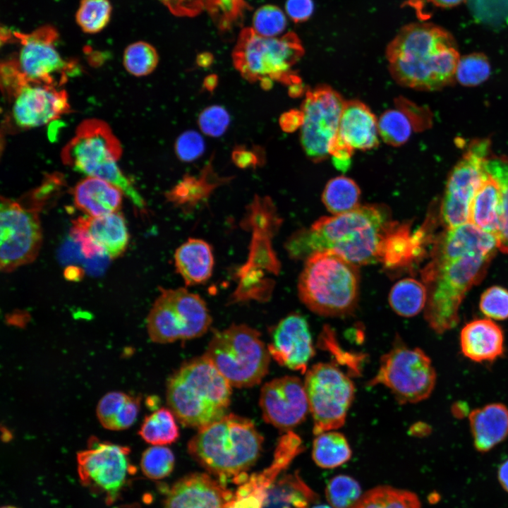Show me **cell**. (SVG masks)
Listing matches in <instances>:
<instances>
[{
  "instance_id": "94428289",
  "label": "cell",
  "mask_w": 508,
  "mask_h": 508,
  "mask_svg": "<svg viewBox=\"0 0 508 508\" xmlns=\"http://www.w3.org/2000/svg\"><path fill=\"white\" fill-rule=\"evenodd\" d=\"M213 60L214 57L210 53L202 52L198 55L196 63L201 68H207L212 64Z\"/></svg>"
},
{
  "instance_id": "ab89813d",
  "label": "cell",
  "mask_w": 508,
  "mask_h": 508,
  "mask_svg": "<svg viewBox=\"0 0 508 508\" xmlns=\"http://www.w3.org/2000/svg\"><path fill=\"white\" fill-rule=\"evenodd\" d=\"M176 420V418L169 408H160L145 418L138 435L152 445L171 444L179 437Z\"/></svg>"
},
{
  "instance_id": "74e56055",
  "label": "cell",
  "mask_w": 508,
  "mask_h": 508,
  "mask_svg": "<svg viewBox=\"0 0 508 508\" xmlns=\"http://www.w3.org/2000/svg\"><path fill=\"white\" fill-rule=\"evenodd\" d=\"M361 190L351 179L339 176L330 179L322 194V201L333 215L350 212L358 207Z\"/></svg>"
},
{
  "instance_id": "680465c9",
  "label": "cell",
  "mask_w": 508,
  "mask_h": 508,
  "mask_svg": "<svg viewBox=\"0 0 508 508\" xmlns=\"http://www.w3.org/2000/svg\"><path fill=\"white\" fill-rule=\"evenodd\" d=\"M452 414L457 418H464L469 415L467 404L463 401H456L452 406Z\"/></svg>"
},
{
  "instance_id": "7402d4cb",
  "label": "cell",
  "mask_w": 508,
  "mask_h": 508,
  "mask_svg": "<svg viewBox=\"0 0 508 508\" xmlns=\"http://www.w3.org/2000/svg\"><path fill=\"white\" fill-rule=\"evenodd\" d=\"M303 450L302 440L296 433L292 430L284 433L277 441L271 464L263 470L248 475L233 495L255 507L262 508L269 488Z\"/></svg>"
},
{
  "instance_id": "3957f363",
  "label": "cell",
  "mask_w": 508,
  "mask_h": 508,
  "mask_svg": "<svg viewBox=\"0 0 508 508\" xmlns=\"http://www.w3.org/2000/svg\"><path fill=\"white\" fill-rule=\"evenodd\" d=\"M231 385L205 356L183 363L169 378L168 408L183 426L201 429L224 417Z\"/></svg>"
},
{
  "instance_id": "d6986e66",
  "label": "cell",
  "mask_w": 508,
  "mask_h": 508,
  "mask_svg": "<svg viewBox=\"0 0 508 508\" xmlns=\"http://www.w3.org/2000/svg\"><path fill=\"white\" fill-rule=\"evenodd\" d=\"M260 407L267 423L284 433L291 430L310 412L304 382L291 375L266 382L261 388Z\"/></svg>"
},
{
  "instance_id": "5b68a950",
  "label": "cell",
  "mask_w": 508,
  "mask_h": 508,
  "mask_svg": "<svg viewBox=\"0 0 508 508\" xmlns=\"http://www.w3.org/2000/svg\"><path fill=\"white\" fill-rule=\"evenodd\" d=\"M491 258L476 253L450 259L432 256L421 276L428 291L424 318L435 333L443 334L457 325L461 303L483 276Z\"/></svg>"
},
{
  "instance_id": "91938a15",
  "label": "cell",
  "mask_w": 508,
  "mask_h": 508,
  "mask_svg": "<svg viewBox=\"0 0 508 508\" xmlns=\"http://www.w3.org/2000/svg\"><path fill=\"white\" fill-rule=\"evenodd\" d=\"M219 78L216 74H210L203 79V89L209 92H212L218 85Z\"/></svg>"
},
{
  "instance_id": "5bb4252c",
  "label": "cell",
  "mask_w": 508,
  "mask_h": 508,
  "mask_svg": "<svg viewBox=\"0 0 508 508\" xmlns=\"http://www.w3.org/2000/svg\"><path fill=\"white\" fill-rule=\"evenodd\" d=\"M126 446L91 438L87 448L77 453V470L81 484L102 495L107 504L121 496L135 472Z\"/></svg>"
},
{
  "instance_id": "603a6c76",
  "label": "cell",
  "mask_w": 508,
  "mask_h": 508,
  "mask_svg": "<svg viewBox=\"0 0 508 508\" xmlns=\"http://www.w3.org/2000/svg\"><path fill=\"white\" fill-rule=\"evenodd\" d=\"M233 492L208 473L195 472L176 481L164 508H225Z\"/></svg>"
},
{
  "instance_id": "6125c7cd",
  "label": "cell",
  "mask_w": 508,
  "mask_h": 508,
  "mask_svg": "<svg viewBox=\"0 0 508 508\" xmlns=\"http://www.w3.org/2000/svg\"><path fill=\"white\" fill-rule=\"evenodd\" d=\"M435 6L440 8H452L461 4L464 0H429Z\"/></svg>"
},
{
  "instance_id": "9c48e42d",
  "label": "cell",
  "mask_w": 508,
  "mask_h": 508,
  "mask_svg": "<svg viewBox=\"0 0 508 508\" xmlns=\"http://www.w3.org/2000/svg\"><path fill=\"white\" fill-rule=\"evenodd\" d=\"M232 387H251L267 374L270 355L257 329L233 324L214 332L204 354Z\"/></svg>"
},
{
  "instance_id": "4316f807",
  "label": "cell",
  "mask_w": 508,
  "mask_h": 508,
  "mask_svg": "<svg viewBox=\"0 0 508 508\" xmlns=\"http://www.w3.org/2000/svg\"><path fill=\"white\" fill-rule=\"evenodd\" d=\"M447 229L435 243L432 256L441 259L473 253L492 256L497 248L494 235L483 231L470 222Z\"/></svg>"
},
{
  "instance_id": "7a4b0ae2",
  "label": "cell",
  "mask_w": 508,
  "mask_h": 508,
  "mask_svg": "<svg viewBox=\"0 0 508 508\" xmlns=\"http://www.w3.org/2000/svg\"><path fill=\"white\" fill-rule=\"evenodd\" d=\"M385 56L393 79L401 86L420 90H435L449 84L460 59L452 35L431 23L401 27L387 44Z\"/></svg>"
},
{
  "instance_id": "f907efd6",
  "label": "cell",
  "mask_w": 508,
  "mask_h": 508,
  "mask_svg": "<svg viewBox=\"0 0 508 508\" xmlns=\"http://www.w3.org/2000/svg\"><path fill=\"white\" fill-rule=\"evenodd\" d=\"M480 309L488 318L503 320L508 318V290L494 286L487 289L481 295Z\"/></svg>"
},
{
  "instance_id": "f546056e",
  "label": "cell",
  "mask_w": 508,
  "mask_h": 508,
  "mask_svg": "<svg viewBox=\"0 0 508 508\" xmlns=\"http://www.w3.org/2000/svg\"><path fill=\"white\" fill-rule=\"evenodd\" d=\"M123 195L116 186L92 176H86L73 189L75 205L90 217L119 211Z\"/></svg>"
},
{
  "instance_id": "2e32d148",
  "label": "cell",
  "mask_w": 508,
  "mask_h": 508,
  "mask_svg": "<svg viewBox=\"0 0 508 508\" xmlns=\"http://www.w3.org/2000/svg\"><path fill=\"white\" fill-rule=\"evenodd\" d=\"M490 141L472 142L449 175L441 205V217L447 229L468 222L473 198L487 175Z\"/></svg>"
},
{
  "instance_id": "e575fe53",
  "label": "cell",
  "mask_w": 508,
  "mask_h": 508,
  "mask_svg": "<svg viewBox=\"0 0 508 508\" xmlns=\"http://www.w3.org/2000/svg\"><path fill=\"white\" fill-rule=\"evenodd\" d=\"M140 397L122 392H110L99 401L96 414L106 429L121 430L130 428L137 419Z\"/></svg>"
},
{
  "instance_id": "4fadbf2b",
  "label": "cell",
  "mask_w": 508,
  "mask_h": 508,
  "mask_svg": "<svg viewBox=\"0 0 508 508\" xmlns=\"http://www.w3.org/2000/svg\"><path fill=\"white\" fill-rule=\"evenodd\" d=\"M304 387L315 435L344 425L355 397L349 375L334 363H318L305 373Z\"/></svg>"
},
{
  "instance_id": "ac0fdd59",
  "label": "cell",
  "mask_w": 508,
  "mask_h": 508,
  "mask_svg": "<svg viewBox=\"0 0 508 508\" xmlns=\"http://www.w3.org/2000/svg\"><path fill=\"white\" fill-rule=\"evenodd\" d=\"M11 114L22 128L46 125L69 112L66 90L59 87L27 80L8 96Z\"/></svg>"
},
{
  "instance_id": "cb8c5ba5",
  "label": "cell",
  "mask_w": 508,
  "mask_h": 508,
  "mask_svg": "<svg viewBox=\"0 0 508 508\" xmlns=\"http://www.w3.org/2000/svg\"><path fill=\"white\" fill-rule=\"evenodd\" d=\"M428 224L415 231L411 222L395 220L385 238L380 263L387 270L399 271L411 267L423 255L428 241Z\"/></svg>"
},
{
  "instance_id": "836d02e7",
  "label": "cell",
  "mask_w": 508,
  "mask_h": 508,
  "mask_svg": "<svg viewBox=\"0 0 508 508\" xmlns=\"http://www.w3.org/2000/svg\"><path fill=\"white\" fill-rule=\"evenodd\" d=\"M500 214V188L497 182L487 174L471 202L468 222L496 237Z\"/></svg>"
},
{
  "instance_id": "ee69618b",
  "label": "cell",
  "mask_w": 508,
  "mask_h": 508,
  "mask_svg": "<svg viewBox=\"0 0 508 508\" xmlns=\"http://www.w3.org/2000/svg\"><path fill=\"white\" fill-rule=\"evenodd\" d=\"M361 495L362 490L358 482L351 476L344 474L333 477L325 489L326 499L333 508H351Z\"/></svg>"
},
{
  "instance_id": "6f0895ef",
  "label": "cell",
  "mask_w": 508,
  "mask_h": 508,
  "mask_svg": "<svg viewBox=\"0 0 508 508\" xmlns=\"http://www.w3.org/2000/svg\"><path fill=\"white\" fill-rule=\"evenodd\" d=\"M497 479L503 490L508 492V459L500 465L497 470Z\"/></svg>"
},
{
  "instance_id": "bcb514c9",
  "label": "cell",
  "mask_w": 508,
  "mask_h": 508,
  "mask_svg": "<svg viewBox=\"0 0 508 508\" xmlns=\"http://www.w3.org/2000/svg\"><path fill=\"white\" fill-rule=\"evenodd\" d=\"M244 0H205V9L222 31H226L243 19L248 8Z\"/></svg>"
},
{
  "instance_id": "83f0119b",
  "label": "cell",
  "mask_w": 508,
  "mask_h": 508,
  "mask_svg": "<svg viewBox=\"0 0 508 508\" xmlns=\"http://www.w3.org/2000/svg\"><path fill=\"white\" fill-rule=\"evenodd\" d=\"M378 120L370 108L358 100L344 102L338 136L354 150H368L378 145Z\"/></svg>"
},
{
  "instance_id": "7bdbcfd3",
  "label": "cell",
  "mask_w": 508,
  "mask_h": 508,
  "mask_svg": "<svg viewBox=\"0 0 508 508\" xmlns=\"http://www.w3.org/2000/svg\"><path fill=\"white\" fill-rule=\"evenodd\" d=\"M159 62L156 49L148 42L138 41L129 44L124 50L123 64L125 69L136 77L152 73Z\"/></svg>"
},
{
  "instance_id": "484cf974",
  "label": "cell",
  "mask_w": 508,
  "mask_h": 508,
  "mask_svg": "<svg viewBox=\"0 0 508 508\" xmlns=\"http://www.w3.org/2000/svg\"><path fill=\"white\" fill-rule=\"evenodd\" d=\"M459 342L462 354L476 363L493 362L504 353V332L490 319H476L466 324Z\"/></svg>"
},
{
  "instance_id": "f6af8a7d",
  "label": "cell",
  "mask_w": 508,
  "mask_h": 508,
  "mask_svg": "<svg viewBox=\"0 0 508 508\" xmlns=\"http://www.w3.org/2000/svg\"><path fill=\"white\" fill-rule=\"evenodd\" d=\"M174 465V455L164 445H152L142 454L140 468L150 479L161 480L167 477L173 471Z\"/></svg>"
},
{
  "instance_id": "277c9868",
  "label": "cell",
  "mask_w": 508,
  "mask_h": 508,
  "mask_svg": "<svg viewBox=\"0 0 508 508\" xmlns=\"http://www.w3.org/2000/svg\"><path fill=\"white\" fill-rule=\"evenodd\" d=\"M264 438L248 418L229 413L199 429L190 440V456L221 479L247 473L259 459Z\"/></svg>"
},
{
  "instance_id": "ffe728a7",
  "label": "cell",
  "mask_w": 508,
  "mask_h": 508,
  "mask_svg": "<svg viewBox=\"0 0 508 508\" xmlns=\"http://www.w3.org/2000/svg\"><path fill=\"white\" fill-rule=\"evenodd\" d=\"M70 235L87 258L96 255L117 258L125 252L129 241L120 211L99 217H78L73 221Z\"/></svg>"
},
{
  "instance_id": "8d00e7d4",
  "label": "cell",
  "mask_w": 508,
  "mask_h": 508,
  "mask_svg": "<svg viewBox=\"0 0 508 508\" xmlns=\"http://www.w3.org/2000/svg\"><path fill=\"white\" fill-rule=\"evenodd\" d=\"M428 291L423 282L413 278H404L397 282L389 294V303L399 316L411 318L425 308Z\"/></svg>"
},
{
  "instance_id": "e0dca14e",
  "label": "cell",
  "mask_w": 508,
  "mask_h": 508,
  "mask_svg": "<svg viewBox=\"0 0 508 508\" xmlns=\"http://www.w3.org/2000/svg\"><path fill=\"white\" fill-rule=\"evenodd\" d=\"M13 36L20 43L16 61L30 81L61 87L77 68L56 49L58 32L54 27L44 25L28 34L15 32Z\"/></svg>"
},
{
  "instance_id": "be15d7a7",
  "label": "cell",
  "mask_w": 508,
  "mask_h": 508,
  "mask_svg": "<svg viewBox=\"0 0 508 508\" xmlns=\"http://www.w3.org/2000/svg\"><path fill=\"white\" fill-rule=\"evenodd\" d=\"M312 508H333V507H331L330 505H327V504H318V505L313 507Z\"/></svg>"
},
{
  "instance_id": "7c38bea8",
  "label": "cell",
  "mask_w": 508,
  "mask_h": 508,
  "mask_svg": "<svg viewBox=\"0 0 508 508\" xmlns=\"http://www.w3.org/2000/svg\"><path fill=\"white\" fill-rule=\"evenodd\" d=\"M45 197L39 194L30 204L1 198L0 267L11 272L33 262L42 243L39 212Z\"/></svg>"
},
{
  "instance_id": "d4e9b609",
  "label": "cell",
  "mask_w": 508,
  "mask_h": 508,
  "mask_svg": "<svg viewBox=\"0 0 508 508\" xmlns=\"http://www.w3.org/2000/svg\"><path fill=\"white\" fill-rule=\"evenodd\" d=\"M379 135L389 145L399 147L406 143L415 132L428 129L432 114L403 97L395 99L394 108L385 111L378 119Z\"/></svg>"
},
{
  "instance_id": "ba28073f",
  "label": "cell",
  "mask_w": 508,
  "mask_h": 508,
  "mask_svg": "<svg viewBox=\"0 0 508 508\" xmlns=\"http://www.w3.org/2000/svg\"><path fill=\"white\" fill-rule=\"evenodd\" d=\"M305 49L299 37L292 31L267 37L252 28L240 32L232 51L234 66L249 83L277 81L291 86L301 84L292 68L303 57Z\"/></svg>"
},
{
  "instance_id": "44dd1931",
  "label": "cell",
  "mask_w": 508,
  "mask_h": 508,
  "mask_svg": "<svg viewBox=\"0 0 508 508\" xmlns=\"http://www.w3.org/2000/svg\"><path fill=\"white\" fill-rule=\"evenodd\" d=\"M267 347L279 365L302 374L315 353L308 323L298 313L288 315L275 325Z\"/></svg>"
},
{
  "instance_id": "db71d44e",
  "label": "cell",
  "mask_w": 508,
  "mask_h": 508,
  "mask_svg": "<svg viewBox=\"0 0 508 508\" xmlns=\"http://www.w3.org/2000/svg\"><path fill=\"white\" fill-rule=\"evenodd\" d=\"M176 16L193 17L205 9V0H159Z\"/></svg>"
},
{
  "instance_id": "9f6ffc18",
  "label": "cell",
  "mask_w": 508,
  "mask_h": 508,
  "mask_svg": "<svg viewBox=\"0 0 508 508\" xmlns=\"http://www.w3.org/2000/svg\"><path fill=\"white\" fill-rule=\"evenodd\" d=\"M303 121L301 111L291 110L284 113L279 118V125L286 132H291L301 127Z\"/></svg>"
},
{
  "instance_id": "d6a6232c",
  "label": "cell",
  "mask_w": 508,
  "mask_h": 508,
  "mask_svg": "<svg viewBox=\"0 0 508 508\" xmlns=\"http://www.w3.org/2000/svg\"><path fill=\"white\" fill-rule=\"evenodd\" d=\"M318 500L317 493L296 472L280 476L271 485L262 508H309Z\"/></svg>"
},
{
  "instance_id": "e7e4bbea",
  "label": "cell",
  "mask_w": 508,
  "mask_h": 508,
  "mask_svg": "<svg viewBox=\"0 0 508 508\" xmlns=\"http://www.w3.org/2000/svg\"><path fill=\"white\" fill-rule=\"evenodd\" d=\"M1 508H18V507L13 506V505H6V506L1 507Z\"/></svg>"
},
{
  "instance_id": "7dc6e473",
  "label": "cell",
  "mask_w": 508,
  "mask_h": 508,
  "mask_svg": "<svg viewBox=\"0 0 508 508\" xmlns=\"http://www.w3.org/2000/svg\"><path fill=\"white\" fill-rule=\"evenodd\" d=\"M490 75V62L482 53H472L460 58L455 73L459 83L466 86L480 85Z\"/></svg>"
},
{
  "instance_id": "f35d334b",
  "label": "cell",
  "mask_w": 508,
  "mask_h": 508,
  "mask_svg": "<svg viewBox=\"0 0 508 508\" xmlns=\"http://www.w3.org/2000/svg\"><path fill=\"white\" fill-rule=\"evenodd\" d=\"M351 508H422L418 496L390 485L375 487L361 495Z\"/></svg>"
},
{
  "instance_id": "60d3db41",
  "label": "cell",
  "mask_w": 508,
  "mask_h": 508,
  "mask_svg": "<svg viewBox=\"0 0 508 508\" xmlns=\"http://www.w3.org/2000/svg\"><path fill=\"white\" fill-rule=\"evenodd\" d=\"M485 169L500 188V226L496 239L497 248L508 253V159L502 157L488 158Z\"/></svg>"
},
{
  "instance_id": "f5cc1de1",
  "label": "cell",
  "mask_w": 508,
  "mask_h": 508,
  "mask_svg": "<svg viewBox=\"0 0 508 508\" xmlns=\"http://www.w3.org/2000/svg\"><path fill=\"white\" fill-rule=\"evenodd\" d=\"M231 160L240 169H255L265 163V152L259 146L249 148L245 145H238L232 150Z\"/></svg>"
},
{
  "instance_id": "8fae6325",
  "label": "cell",
  "mask_w": 508,
  "mask_h": 508,
  "mask_svg": "<svg viewBox=\"0 0 508 508\" xmlns=\"http://www.w3.org/2000/svg\"><path fill=\"white\" fill-rule=\"evenodd\" d=\"M437 374L430 358L418 347L410 348L397 335L389 351L380 358L378 370L368 386L381 385L400 404L428 399L436 385Z\"/></svg>"
},
{
  "instance_id": "9a60e30c",
  "label": "cell",
  "mask_w": 508,
  "mask_h": 508,
  "mask_svg": "<svg viewBox=\"0 0 508 508\" xmlns=\"http://www.w3.org/2000/svg\"><path fill=\"white\" fill-rule=\"evenodd\" d=\"M344 102L328 85H319L306 92L301 109L300 140L313 162H320L329 156V147L338 133Z\"/></svg>"
},
{
  "instance_id": "816d5d0a",
  "label": "cell",
  "mask_w": 508,
  "mask_h": 508,
  "mask_svg": "<svg viewBox=\"0 0 508 508\" xmlns=\"http://www.w3.org/2000/svg\"><path fill=\"white\" fill-rule=\"evenodd\" d=\"M205 143L202 136L194 130H188L176 139L174 151L176 157L183 162H191L199 159L205 152Z\"/></svg>"
},
{
  "instance_id": "4dcf8cb0",
  "label": "cell",
  "mask_w": 508,
  "mask_h": 508,
  "mask_svg": "<svg viewBox=\"0 0 508 508\" xmlns=\"http://www.w3.org/2000/svg\"><path fill=\"white\" fill-rule=\"evenodd\" d=\"M212 156L198 176L186 174L165 193L167 200L185 210L194 208L207 200L219 186L227 183L231 176H219L213 168Z\"/></svg>"
},
{
  "instance_id": "6da1fadb",
  "label": "cell",
  "mask_w": 508,
  "mask_h": 508,
  "mask_svg": "<svg viewBox=\"0 0 508 508\" xmlns=\"http://www.w3.org/2000/svg\"><path fill=\"white\" fill-rule=\"evenodd\" d=\"M394 222L384 204L360 205L346 213L320 217L310 227L295 231L285 248L294 260L331 252L358 267L380 263L385 238Z\"/></svg>"
},
{
  "instance_id": "681fc988",
  "label": "cell",
  "mask_w": 508,
  "mask_h": 508,
  "mask_svg": "<svg viewBox=\"0 0 508 508\" xmlns=\"http://www.w3.org/2000/svg\"><path fill=\"white\" fill-rule=\"evenodd\" d=\"M230 115L220 105H211L202 109L198 116V125L205 135L217 138L224 134L230 124Z\"/></svg>"
},
{
  "instance_id": "c3c4849f",
  "label": "cell",
  "mask_w": 508,
  "mask_h": 508,
  "mask_svg": "<svg viewBox=\"0 0 508 508\" xmlns=\"http://www.w3.org/2000/svg\"><path fill=\"white\" fill-rule=\"evenodd\" d=\"M287 20L282 10L274 5H265L258 8L253 17V29L258 35L278 37L286 28Z\"/></svg>"
},
{
  "instance_id": "1f68e13d",
  "label": "cell",
  "mask_w": 508,
  "mask_h": 508,
  "mask_svg": "<svg viewBox=\"0 0 508 508\" xmlns=\"http://www.w3.org/2000/svg\"><path fill=\"white\" fill-rule=\"evenodd\" d=\"M174 260L176 271L186 286L204 284L212 275L214 266L213 249L203 239L188 238L176 248Z\"/></svg>"
},
{
  "instance_id": "8992f818",
  "label": "cell",
  "mask_w": 508,
  "mask_h": 508,
  "mask_svg": "<svg viewBox=\"0 0 508 508\" xmlns=\"http://www.w3.org/2000/svg\"><path fill=\"white\" fill-rule=\"evenodd\" d=\"M298 294L312 312L325 317H345L358 306V266L331 252L315 253L304 260Z\"/></svg>"
},
{
  "instance_id": "11a10c76",
  "label": "cell",
  "mask_w": 508,
  "mask_h": 508,
  "mask_svg": "<svg viewBox=\"0 0 508 508\" xmlns=\"http://www.w3.org/2000/svg\"><path fill=\"white\" fill-rule=\"evenodd\" d=\"M313 0H286L285 11L289 18L295 23L307 21L314 12Z\"/></svg>"
},
{
  "instance_id": "f1b7e54d",
  "label": "cell",
  "mask_w": 508,
  "mask_h": 508,
  "mask_svg": "<svg viewBox=\"0 0 508 508\" xmlns=\"http://www.w3.org/2000/svg\"><path fill=\"white\" fill-rule=\"evenodd\" d=\"M468 417L478 452H488L508 437V408L504 404L490 403L476 408Z\"/></svg>"
},
{
  "instance_id": "30bf717a",
  "label": "cell",
  "mask_w": 508,
  "mask_h": 508,
  "mask_svg": "<svg viewBox=\"0 0 508 508\" xmlns=\"http://www.w3.org/2000/svg\"><path fill=\"white\" fill-rule=\"evenodd\" d=\"M212 317L205 300L186 288L159 289L147 317V330L155 343L168 344L199 337L207 332Z\"/></svg>"
},
{
  "instance_id": "d590c367",
  "label": "cell",
  "mask_w": 508,
  "mask_h": 508,
  "mask_svg": "<svg viewBox=\"0 0 508 508\" xmlns=\"http://www.w3.org/2000/svg\"><path fill=\"white\" fill-rule=\"evenodd\" d=\"M352 451L346 437L341 433L329 430L315 435L312 458L322 468H334L346 463Z\"/></svg>"
},
{
  "instance_id": "b9f144b4",
  "label": "cell",
  "mask_w": 508,
  "mask_h": 508,
  "mask_svg": "<svg viewBox=\"0 0 508 508\" xmlns=\"http://www.w3.org/2000/svg\"><path fill=\"white\" fill-rule=\"evenodd\" d=\"M112 6L109 0H80L75 21L85 33L101 32L109 23Z\"/></svg>"
},
{
  "instance_id": "52a82bcc",
  "label": "cell",
  "mask_w": 508,
  "mask_h": 508,
  "mask_svg": "<svg viewBox=\"0 0 508 508\" xmlns=\"http://www.w3.org/2000/svg\"><path fill=\"white\" fill-rule=\"evenodd\" d=\"M122 152L119 140L107 123L87 119L77 126L74 135L63 147L61 157L63 164L73 170L116 186L135 207L143 210V198L118 165Z\"/></svg>"
}]
</instances>
